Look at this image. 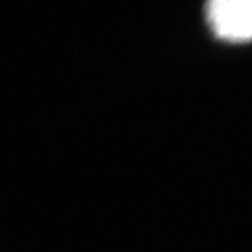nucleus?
Segmentation results:
<instances>
[{
  "label": "nucleus",
  "instance_id": "1",
  "mask_svg": "<svg viewBox=\"0 0 252 252\" xmlns=\"http://www.w3.org/2000/svg\"><path fill=\"white\" fill-rule=\"evenodd\" d=\"M205 20L222 41H252V0H207Z\"/></svg>",
  "mask_w": 252,
  "mask_h": 252
}]
</instances>
